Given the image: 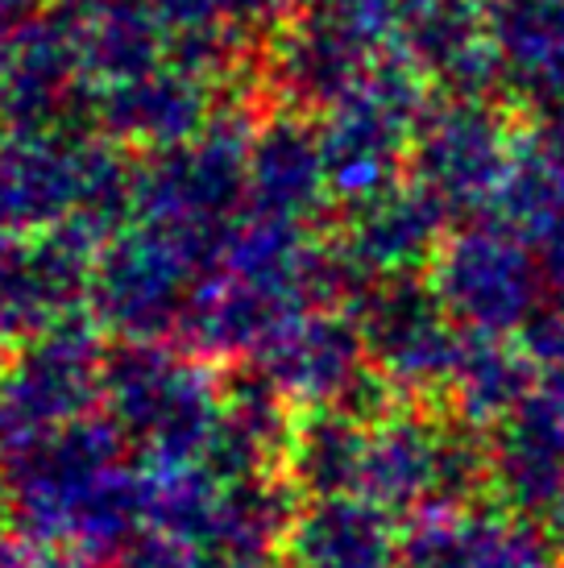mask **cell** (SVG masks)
Wrapping results in <instances>:
<instances>
[{"label": "cell", "instance_id": "cell-6", "mask_svg": "<svg viewBox=\"0 0 564 568\" xmlns=\"http://www.w3.org/2000/svg\"><path fill=\"white\" fill-rule=\"evenodd\" d=\"M423 112H427V104L411 83H374L349 109H341L336 125L324 138L329 179L341 191H353L357 200L394 183L399 162L411 159V142L420 133Z\"/></svg>", "mask_w": 564, "mask_h": 568}, {"label": "cell", "instance_id": "cell-4", "mask_svg": "<svg viewBox=\"0 0 564 568\" xmlns=\"http://www.w3.org/2000/svg\"><path fill=\"white\" fill-rule=\"evenodd\" d=\"M361 345L374 374L411 403L444 398L470 332L444 307L427 274L365 286L357 316Z\"/></svg>", "mask_w": 564, "mask_h": 568}, {"label": "cell", "instance_id": "cell-9", "mask_svg": "<svg viewBox=\"0 0 564 568\" xmlns=\"http://www.w3.org/2000/svg\"><path fill=\"white\" fill-rule=\"evenodd\" d=\"M299 568H407V536L374 498H324L295 531Z\"/></svg>", "mask_w": 564, "mask_h": 568}, {"label": "cell", "instance_id": "cell-1", "mask_svg": "<svg viewBox=\"0 0 564 568\" xmlns=\"http://www.w3.org/2000/svg\"><path fill=\"white\" fill-rule=\"evenodd\" d=\"M361 494L415 519L470 510L486 498V432L449 407H394L370 424Z\"/></svg>", "mask_w": 564, "mask_h": 568}, {"label": "cell", "instance_id": "cell-8", "mask_svg": "<svg viewBox=\"0 0 564 568\" xmlns=\"http://www.w3.org/2000/svg\"><path fill=\"white\" fill-rule=\"evenodd\" d=\"M407 568H564L544 523L506 515L494 503L415 519Z\"/></svg>", "mask_w": 564, "mask_h": 568}, {"label": "cell", "instance_id": "cell-3", "mask_svg": "<svg viewBox=\"0 0 564 568\" xmlns=\"http://www.w3.org/2000/svg\"><path fill=\"white\" fill-rule=\"evenodd\" d=\"M523 129L477 95H453L423 112L411 142V183L423 187L453 224L494 216L511 179Z\"/></svg>", "mask_w": 564, "mask_h": 568}, {"label": "cell", "instance_id": "cell-7", "mask_svg": "<svg viewBox=\"0 0 564 568\" xmlns=\"http://www.w3.org/2000/svg\"><path fill=\"white\" fill-rule=\"evenodd\" d=\"M449 216L415 183H386L361 195L345 224V262L365 283L427 274L449 237Z\"/></svg>", "mask_w": 564, "mask_h": 568}, {"label": "cell", "instance_id": "cell-10", "mask_svg": "<svg viewBox=\"0 0 564 568\" xmlns=\"http://www.w3.org/2000/svg\"><path fill=\"white\" fill-rule=\"evenodd\" d=\"M494 216H502L540 253L552 286H564V150L535 125L518 138L515 166Z\"/></svg>", "mask_w": 564, "mask_h": 568}, {"label": "cell", "instance_id": "cell-2", "mask_svg": "<svg viewBox=\"0 0 564 568\" xmlns=\"http://www.w3.org/2000/svg\"><path fill=\"white\" fill-rule=\"evenodd\" d=\"M444 307L473 336H523L552 295L540 253L502 216L461 221L427 270Z\"/></svg>", "mask_w": 564, "mask_h": 568}, {"label": "cell", "instance_id": "cell-12", "mask_svg": "<svg viewBox=\"0 0 564 568\" xmlns=\"http://www.w3.org/2000/svg\"><path fill=\"white\" fill-rule=\"evenodd\" d=\"M518 341L532 353L540 390L564 407V286H552V295L544 300V307L535 312V320L523 328Z\"/></svg>", "mask_w": 564, "mask_h": 568}, {"label": "cell", "instance_id": "cell-13", "mask_svg": "<svg viewBox=\"0 0 564 568\" xmlns=\"http://www.w3.org/2000/svg\"><path fill=\"white\" fill-rule=\"evenodd\" d=\"M544 531H548L552 548H556V552H561V560H564V503L552 510L548 519H544Z\"/></svg>", "mask_w": 564, "mask_h": 568}, {"label": "cell", "instance_id": "cell-11", "mask_svg": "<svg viewBox=\"0 0 564 568\" xmlns=\"http://www.w3.org/2000/svg\"><path fill=\"white\" fill-rule=\"evenodd\" d=\"M535 390H540V374L518 336H473L470 332L461 362L449 378V390H444V407L477 432H490L511 410L523 407Z\"/></svg>", "mask_w": 564, "mask_h": 568}, {"label": "cell", "instance_id": "cell-5", "mask_svg": "<svg viewBox=\"0 0 564 568\" xmlns=\"http://www.w3.org/2000/svg\"><path fill=\"white\" fill-rule=\"evenodd\" d=\"M486 503L532 523L564 503V407L544 390L486 432Z\"/></svg>", "mask_w": 564, "mask_h": 568}]
</instances>
